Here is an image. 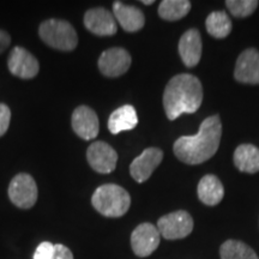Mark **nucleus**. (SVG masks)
<instances>
[{
  "instance_id": "nucleus-9",
  "label": "nucleus",
  "mask_w": 259,
  "mask_h": 259,
  "mask_svg": "<svg viewBox=\"0 0 259 259\" xmlns=\"http://www.w3.org/2000/svg\"><path fill=\"white\" fill-rule=\"evenodd\" d=\"M87 160L90 167L97 173L109 174L115 169L118 154L108 143L97 141L89 145L87 150Z\"/></svg>"
},
{
  "instance_id": "nucleus-25",
  "label": "nucleus",
  "mask_w": 259,
  "mask_h": 259,
  "mask_svg": "<svg viewBox=\"0 0 259 259\" xmlns=\"http://www.w3.org/2000/svg\"><path fill=\"white\" fill-rule=\"evenodd\" d=\"M54 251V245L50 241H44L37 246L34 253V259H52Z\"/></svg>"
},
{
  "instance_id": "nucleus-15",
  "label": "nucleus",
  "mask_w": 259,
  "mask_h": 259,
  "mask_svg": "<svg viewBox=\"0 0 259 259\" xmlns=\"http://www.w3.org/2000/svg\"><path fill=\"white\" fill-rule=\"evenodd\" d=\"M113 14H114L115 21L127 32L141 30L145 24L144 14L137 6L126 5L121 2H114Z\"/></svg>"
},
{
  "instance_id": "nucleus-5",
  "label": "nucleus",
  "mask_w": 259,
  "mask_h": 259,
  "mask_svg": "<svg viewBox=\"0 0 259 259\" xmlns=\"http://www.w3.org/2000/svg\"><path fill=\"white\" fill-rule=\"evenodd\" d=\"M156 227L164 239L179 240L192 233L193 219L185 210H178L158 219Z\"/></svg>"
},
{
  "instance_id": "nucleus-17",
  "label": "nucleus",
  "mask_w": 259,
  "mask_h": 259,
  "mask_svg": "<svg viewBox=\"0 0 259 259\" xmlns=\"http://www.w3.org/2000/svg\"><path fill=\"white\" fill-rule=\"evenodd\" d=\"M197 192H198L200 202L209 206L218 205L219 203H221L223 196H225V189H223L222 183L218 177L211 176V174H208L200 179Z\"/></svg>"
},
{
  "instance_id": "nucleus-1",
  "label": "nucleus",
  "mask_w": 259,
  "mask_h": 259,
  "mask_svg": "<svg viewBox=\"0 0 259 259\" xmlns=\"http://www.w3.org/2000/svg\"><path fill=\"white\" fill-rule=\"evenodd\" d=\"M222 136V124L219 115L208 116L200 124L198 134L183 136L174 143L173 150L181 162L199 164L211 158L219 150Z\"/></svg>"
},
{
  "instance_id": "nucleus-7",
  "label": "nucleus",
  "mask_w": 259,
  "mask_h": 259,
  "mask_svg": "<svg viewBox=\"0 0 259 259\" xmlns=\"http://www.w3.org/2000/svg\"><path fill=\"white\" fill-rule=\"evenodd\" d=\"M161 241V234L153 223H141L131 234V247L137 257L145 258L157 250Z\"/></svg>"
},
{
  "instance_id": "nucleus-22",
  "label": "nucleus",
  "mask_w": 259,
  "mask_h": 259,
  "mask_svg": "<svg viewBox=\"0 0 259 259\" xmlns=\"http://www.w3.org/2000/svg\"><path fill=\"white\" fill-rule=\"evenodd\" d=\"M221 259H259L248 245L239 240H227L220 247Z\"/></svg>"
},
{
  "instance_id": "nucleus-14",
  "label": "nucleus",
  "mask_w": 259,
  "mask_h": 259,
  "mask_svg": "<svg viewBox=\"0 0 259 259\" xmlns=\"http://www.w3.org/2000/svg\"><path fill=\"white\" fill-rule=\"evenodd\" d=\"M234 77L245 84H259V52L254 48L245 50L235 64Z\"/></svg>"
},
{
  "instance_id": "nucleus-2",
  "label": "nucleus",
  "mask_w": 259,
  "mask_h": 259,
  "mask_svg": "<svg viewBox=\"0 0 259 259\" xmlns=\"http://www.w3.org/2000/svg\"><path fill=\"white\" fill-rule=\"evenodd\" d=\"M203 101V87L196 76L181 73L167 83L163 93V107L167 118L176 120L180 115L196 113Z\"/></svg>"
},
{
  "instance_id": "nucleus-18",
  "label": "nucleus",
  "mask_w": 259,
  "mask_h": 259,
  "mask_svg": "<svg viewBox=\"0 0 259 259\" xmlns=\"http://www.w3.org/2000/svg\"><path fill=\"white\" fill-rule=\"evenodd\" d=\"M138 124V116L135 107L124 105L112 113L108 119V130L113 135H118L122 131L134 130Z\"/></svg>"
},
{
  "instance_id": "nucleus-19",
  "label": "nucleus",
  "mask_w": 259,
  "mask_h": 259,
  "mask_svg": "<svg viewBox=\"0 0 259 259\" xmlns=\"http://www.w3.org/2000/svg\"><path fill=\"white\" fill-rule=\"evenodd\" d=\"M234 164L244 173L259 171V149L252 144H241L234 151Z\"/></svg>"
},
{
  "instance_id": "nucleus-12",
  "label": "nucleus",
  "mask_w": 259,
  "mask_h": 259,
  "mask_svg": "<svg viewBox=\"0 0 259 259\" xmlns=\"http://www.w3.org/2000/svg\"><path fill=\"white\" fill-rule=\"evenodd\" d=\"M84 25L97 36H112L118 31L114 15L103 8L88 10L84 15Z\"/></svg>"
},
{
  "instance_id": "nucleus-20",
  "label": "nucleus",
  "mask_w": 259,
  "mask_h": 259,
  "mask_svg": "<svg viewBox=\"0 0 259 259\" xmlns=\"http://www.w3.org/2000/svg\"><path fill=\"white\" fill-rule=\"evenodd\" d=\"M190 10L189 0H163L158 6V16L164 21H179L189 14Z\"/></svg>"
},
{
  "instance_id": "nucleus-26",
  "label": "nucleus",
  "mask_w": 259,
  "mask_h": 259,
  "mask_svg": "<svg viewBox=\"0 0 259 259\" xmlns=\"http://www.w3.org/2000/svg\"><path fill=\"white\" fill-rule=\"evenodd\" d=\"M52 259H73V254L69 247L61 245L56 244L54 245V251Z\"/></svg>"
},
{
  "instance_id": "nucleus-8",
  "label": "nucleus",
  "mask_w": 259,
  "mask_h": 259,
  "mask_svg": "<svg viewBox=\"0 0 259 259\" xmlns=\"http://www.w3.org/2000/svg\"><path fill=\"white\" fill-rule=\"evenodd\" d=\"M131 63V56L127 51L121 47H113L102 52L97 64H99L100 72L103 76L114 78L127 72Z\"/></svg>"
},
{
  "instance_id": "nucleus-24",
  "label": "nucleus",
  "mask_w": 259,
  "mask_h": 259,
  "mask_svg": "<svg viewBox=\"0 0 259 259\" xmlns=\"http://www.w3.org/2000/svg\"><path fill=\"white\" fill-rule=\"evenodd\" d=\"M11 120V111L5 103H0V137L6 134Z\"/></svg>"
},
{
  "instance_id": "nucleus-21",
  "label": "nucleus",
  "mask_w": 259,
  "mask_h": 259,
  "mask_svg": "<svg viewBox=\"0 0 259 259\" xmlns=\"http://www.w3.org/2000/svg\"><path fill=\"white\" fill-rule=\"evenodd\" d=\"M206 31L216 38H225L231 34L232 22L225 11H215L208 16L205 21Z\"/></svg>"
},
{
  "instance_id": "nucleus-13",
  "label": "nucleus",
  "mask_w": 259,
  "mask_h": 259,
  "mask_svg": "<svg viewBox=\"0 0 259 259\" xmlns=\"http://www.w3.org/2000/svg\"><path fill=\"white\" fill-rule=\"evenodd\" d=\"M71 124L74 134L85 141L96 138L99 135V118L95 111L88 106H79L74 109Z\"/></svg>"
},
{
  "instance_id": "nucleus-10",
  "label": "nucleus",
  "mask_w": 259,
  "mask_h": 259,
  "mask_svg": "<svg viewBox=\"0 0 259 259\" xmlns=\"http://www.w3.org/2000/svg\"><path fill=\"white\" fill-rule=\"evenodd\" d=\"M8 67L14 76L22 79H31L40 71V64L30 52L23 47H15L10 52Z\"/></svg>"
},
{
  "instance_id": "nucleus-23",
  "label": "nucleus",
  "mask_w": 259,
  "mask_h": 259,
  "mask_svg": "<svg viewBox=\"0 0 259 259\" xmlns=\"http://www.w3.org/2000/svg\"><path fill=\"white\" fill-rule=\"evenodd\" d=\"M226 6L234 17H248L258 6L257 0H227Z\"/></svg>"
},
{
  "instance_id": "nucleus-6",
  "label": "nucleus",
  "mask_w": 259,
  "mask_h": 259,
  "mask_svg": "<svg viewBox=\"0 0 259 259\" xmlns=\"http://www.w3.org/2000/svg\"><path fill=\"white\" fill-rule=\"evenodd\" d=\"M9 198L19 209H31L37 200L38 190L34 178L27 173H19L10 183Z\"/></svg>"
},
{
  "instance_id": "nucleus-27",
  "label": "nucleus",
  "mask_w": 259,
  "mask_h": 259,
  "mask_svg": "<svg viewBox=\"0 0 259 259\" xmlns=\"http://www.w3.org/2000/svg\"><path fill=\"white\" fill-rule=\"evenodd\" d=\"M10 44H11V37H10V35L4 30H0V54L8 50Z\"/></svg>"
},
{
  "instance_id": "nucleus-4",
  "label": "nucleus",
  "mask_w": 259,
  "mask_h": 259,
  "mask_svg": "<svg viewBox=\"0 0 259 259\" xmlns=\"http://www.w3.org/2000/svg\"><path fill=\"white\" fill-rule=\"evenodd\" d=\"M38 36L47 46L58 51H73L78 45L76 30L72 24L64 19L52 18L42 22L38 28Z\"/></svg>"
},
{
  "instance_id": "nucleus-28",
  "label": "nucleus",
  "mask_w": 259,
  "mask_h": 259,
  "mask_svg": "<svg viewBox=\"0 0 259 259\" xmlns=\"http://www.w3.org/2000/svg\"><path fill=\"white\" fill-rule=\"evenodd\" d=\"M142 3H143L144 5H151V4H154V0H148V2H144V0H143Z\"/></svg>"
},
{
  "instance_id": "nucleus-3",
  "label": "nucleus",
  "mask_w": 259,
  "mask_h": 259,
  "mask_svg": "<svg viewBox=\"0 0 259 259\" xmlns=\"http://www.w3.org/2000/svg\"><path fill=\"white\" fill-rule=\"evenodd\" d=\"M92 204L96 211L105 218H121L128 211L131 197L124 187L115 184H106L95 190Z\"/></svg>"
},
{
  "instance_id": "nucleus-16",
  "label": "nucleus",
  "mask_w": 259,
  "mask_h": 259,
  "mask_svg": "<svg viewBox=\"0 0 259 259\" xmlns=\"http://www.w3.org/2000/svg\"><path fill=\"white\" fill-rule=\"evenodd\" d=\"M202 37L197 29H189L179 41V54L187 67H194L202 57Z\"/></svg>"
},
{
  "instance_id": "nucleus-11",
  "label": "nucleus",
  "mask_w": 259,
  "mask_h": 259,
  "mask_svg": "<svg viewBox=\"0 0 259 259\" xmlns=\"http://www.w3.org/2000/svg\"><path fill=\"white\" fill-rule=\"evenodd\" d=\"M163 153L158 148H148L130 164V174L137 183H144L162 162Z\"/></svg>"
}]
</instances>
